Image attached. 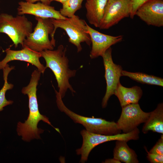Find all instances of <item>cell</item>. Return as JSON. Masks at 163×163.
I'll list each match as a JSON object with an SVG mask.
<instances>
[{"instance_id": "8fae6325", "label": "cell", "mask_w": 163, "mask_h": 163, "mask_svg": "<svg viewBox=\"0 0 163 163\" xmlns=\"http://www.w3.org/2000/svg\"><path fill=\"white\" fill-rule=\"evenodd\" d=\"M136 15L149 25L163 26V0H149L137 10Z\"/></svg>"}, {"instance_id": "8992f818", "label": "cell", "mask_w": 163, "mask_h": 163, "mask_svg": "<svg viewBox=\"0 0 163 163\" xmlns=\"http://www.w3.org/2000/svg\"><path fill=\"white\" fill-rule=\"evenodd\" d=\"M139 133L138 128L127 133L112 135L96 134L83 129L80 132L83 138L82 145L81 148L76 150V154L81 155L80 162L85 163L88 160L91 150L99 144L113 140H124L127 142L131 140H137L139 138Z\"/></svg>"}, {"instance_id": "d6986e66", "label": "cell", "mask_w": 163, "mask_h": 163, "mask_svg": "<svg viewBox=\"0 0 163 163\" xmlns=\"http://www.w3.org/2000/svg\"><path fill=\"white\" fill-rule=\"evenodd\" d=\"M122 76H126L143 84L163 86V78L152 75L140 72H132L125 70L122 72Z\"/></svg>"}, {"instance_id": "4316f807", "label": "cell", "mask_w": 163, "mask_h": 163, "mask_svg": "<svg viewBox=\"0 0 163 163\" xmlns=\"http://www.w3.org/2000/svg\"><path fill=\"white\" fill-rule=\"evenodd\" d=\"M67 0H49L51 2L53 1H56L57 2H60L62 4H63L64 2H65Z\"/></svg>"}, {"instance_id": "3957f363", "label": "cell", "mask_w": 163, "mask_h": 163, "mask_svg": "<svg viewBox=\"0 0 163 163\" xmlns=\"http://www.w3.org/2000/svg\"><path fill=\"white\" fill-rule=\"evenodd\" d=\"M54 26V30L50 35L51 41L55 46L54 34L58 28L64 30L69 37V42L76 47L78 52L82 50L81 43H85L90 46L91 41L88 33V24L85 20L75 15L72 17L65 19L50 18Z\"/></svg>"}, {"instance_id": "7402d4cb", "label": "cell", "mask_w": 163, "mask_h": 163, "mask_svg": "<svg viewBox=\"0 0 163 163\" xmlns=\"http://www.w3.org/2000/svg\"><path fill=\"white\" fill-rule=\"evenodd\" d=\"M145 147V149L147 152V158L151 163H163V155L151 153L148 151L146 147Z\"/></svg>"}, {"instance_id": "2e32d148", "label": "cell", "mask_w": 163, "mask_h": 163, "mask_svg": "<svg viewBox=\"0 0 163 163\" xmlns=\"http://www.w3.org/2000/svg\"><path fill=\"white\" fill-rule=\"evenodd\" d=\"M107 0H86L85 4L86 17L90 24L99 27L103 17Z\"/></svg>"}, {"instance_id": "30bf717a", "label": "cell", "mask_w": 163, "mask_h": 163, "mask_svg": "<svg viewBox=\"0 0 163 163\" xmlns=\"http://www.w3.org/2000/svg\"><path fill=\"white\" fill-rule=\"evenodd\" d=\"M150 112H145L138 104H132L122 107L120 116L116 123L118 128L123 133H127L144 123Z\"/></svg>"}, {"instance_id": "e0dca14e", "label": "cell", "mask_w": 163, "mask_h": 163, "mask_svg": "<svg viewBox=\"0 0 163 163\" xmlns=\"http://www.w3.org/2000/svg\"><path fill=\"white\" fill-rule=\"evenodd\" d=\"M152 131L163 134V104H158L156 108L150 112L149 116L142 127V132L146 134Z\"/></svg>"}, {"instance_id": "ffe728a7", "label": "cell", "mask_w": 163, "mask_h": 163, "mask_svg": "<svg viewBox=\"0 0 163 163\" xmlns=\"http://www.w3.org/2000/svg\"><path fill=\"white\" fill-rule=\"evenodd\" d=\"M14 67H10L7 64L5 67L2 69L3 71V78L4 80V84L2 89L0 90V111L3 110L5 107L12 104L13 101L11 100H8L5 97V94L6 91L12 89L14 87V85L11 83H9L8 82V75L10 72L14 69Z\"/></svg>"}, {"instance_id": "52a82bcc", "label": "cell", "mask_w": 163, "mask_h": 163, "mask_svg": "<svg viewBox=\"0 0 163 163\" xmlns=\"http://www.w3.org/2000/svg\"><path fill=\"white\" fill-rule=\"evenodd\" d=\"M35 19L37 21L36 25L34 31L25 39L22 47H26L38 52L53 50L55 46L49 39V35L54 30L50 18L35 17Z\"/></svg>"}, {"instance_id": "ac0fdd59", "label": "cell", "mask_w": 163, "mask_h": 163, "mask_svg": "<svg viewBox=\"0 0 163 163\" xmlns=\"http://www.w3.org/2000/svg\"><path fill=\"white\" fill-rule=\"evenodd\" d=\"M124 140H116L113 151V158L126 163H138L139 161L135 151Z\"/></svg>"}, {"instance_id": "5b68a950", "label": "cell", "mask_w": 163, "mask_h": 163, "mask_svg": "<svg viewBox=\"0 0 163 163\" xmlns=\"http://www.w3.org/2000/svg\"><path fill=\"white\" fill-rule=\"evenodd\" d=\"M33 24L24 15L14 17L7 13L0 14V34H6L15 48L23 46L25 39L32 32Z\"/></svg>"}, {"instance_id": "9c48e42d", "label": "cell", "mask_w": 163, "mask_h": 163, "mask_svg": "<svg viewBox=\"0 0 163 163\" xmlns=\"http://www.w3.org/2000/svg\"><path fill=\"white\" fill-rule=\"evenodd\" d=\"M102 57L105 68V78L107 84L106 93L102 102V107L104 108L107 107L110 96L114 94V91L120 82L123 69L121 66L113 62L111 47L106 50Z\"/></svg>"}, {"instance_id": "83f0119b", "label": "cell", "mask_w": 163, "mask_h": 163, "mask_svg": "<svg viewBox=\"0 0 163 163\" xmlns=\"http://www.w3.org/2000/svg\"><path fill=\"white\" fill-rule=\"evenodd\" d=\"M0 50H1V48H0Z\"/></svg>"}, {"instance_id": "277c9868", "label": "cell", "mask_w": 163, "mask_h": 163, "mask_svg": "<svg viewBox=\"0 0 163 163\" xmlns=\"http://www.w3.org/2000/svg\"><path fill=\"white\" fill-rule=\"evenodd\" d=\"M56 102L60 110L64 112L75 123L82 125L89 132L100 134L112 135L121 133L116 123L101 118L90 117L77 114L68 109L64 104L60 94L55 90Z\"/></svg>"}, {"instance_id": "44dd1931", "label": "cell", "mask_w": 163, "mask_h": 163, "mask_svg": "<svg viewBox=\"0 0 163 163\" xmlns=\"http://www.w3.org/2000/svg\"><path fill=\"white\" fill-rule=\"evenodd\" d=\"M83 0H67L63 4L59 12L63 16L70 18L74 16L75 12L82 7Z\"/></svg>"}, {"instance_id": "4fadbf2b", "label": "cell", "mask_w": 163, "mask_h": 163, "mask_svg": "<svg viewBox=\"0 0 163 163\" xmlns=\"http://www.w3.org/2000/svg\"><path fill=\"white\" fill-rule=\"evenodd\" d=\"M88 28L92 44L90 54L91 59L102 56L112 45L120 42L123 38L122 35L114 36L103 34L88 25Z\"/></svg>"}, {"instance_id": "7a4b0ae2", "label": "cell", "mask_w": 163, "mask_h": 163, "mask_svg": "<svg viewBox=\"0 0 163 163\" xmlns=\"http://www.w3.org/2000/svg\"><path fill=\"white\" fill-rule=\"evenodd\" d=\"M66 47L60 45L56 50L40 52L41 57L46 62L45 67L50 68L55 76L59 88L58 92L62 98L68 89L72 94L75 92L69 83V79L75 76L76 70L69 68V59L66 56Z\"/></svg>"}, {"instance_id": "d4e9b609", "label": "cell", "mask_w": 163, "mask_h": 163, "mask_svg": "<svg viewBox=\"0 0 163 163\" xmlns=\"http://www.w3.org/2000/svg\"><path fill=\"white\" fill-rule=\"evenodd\" d=\"M37 1H40L43 3L49 5L50 3L49 0H26V2L31 3H34Z\"/></svg>"}, {"instance_id": "9a60e30c", "label": "cell", "mask_w": 163, "mask_h": 163, "mask_svg": "<svg viewBox=\"0 0 163 163\" xmlns=\"http://www.w3.org/2000/svg\"><path fill=\"white\" fill-rule=\"evenodd\" d=\"M118 98L122 107L132 104H138L142 95L141 88L136 86L128 88L119 82L114 93Z\"/></svg>"}, {"instance_id": "484cf974", "label": "cell", "mask_w": 163, "mask_h": 163, "mask_svg": "<svg viewBox=\"0 0 163 163\" xmlns=\"http://www.w3.org/2000/svg\"><path fill=\"white\" fill-rule=\"evenodd\" d=\"M104 163H121L120 161L114 158H110L106 159Z\"/></svg>"}, {"instance_id": "5bb4252c", "label": "cell", "mask_w": 163, "mask_h": 163, "mask_svg": "<svg viewBox=\"0 0 163 163\" xmlns=\"http://www.w3.org/2000/svg\"><path fill=\"white\" fill-rule=\"evenodd\" d=\"M18 15L31 14L35 17L44 18L65 19L59 11L55 9L53 7L38 2L36 3L21 1L18 3L17 8Z\"/></svg>"}, {"instance_id": "ba28073f", "label": "cell", "mask_w": 163, "mask_h": 163, "mask_svg": "<svg viewBox=\"0 0 163 163\" xmlns=\"http://www.w3.org/2000/svg\"><path fill=\"white\" fill-rule=\"evenodd\" d=\"M131 9V0H108L98 28L108 29L117 24L124 18L129 17Z\"/></svg>"}, {"instance_id": "cb8c5ba5", "label": "cell", "mask_w": 163, "mask_h": 163, "mask_svg": "<svg viewBox=\"0 0 163 163\" xmlns=\"http://www.w3.org/2000/svg\"><path fill=\"white\" fill-rule=\"evenodd\" d=\"M149 152L152 153L163 155V135L150 150Z\"/></svg>"}, {"instance_id": "603a6c76", "label": "cell", "mask_w": 163, "mask_h": 163, "mask_svg": "<svg viewBox=\"0 0 163 163\" xmlns=\"http://www.w3.org/2000/svg\"><path fill=\"white\" fill-rule=\"evenodd\" d=\"M149 0H131V11L129 16L130 18L133 19L136 15L137 9L143 4Z\"/></svg>"}, {"instance_id": "7c38bea8", "label": "cell", "mask_w": 163, "mask_h": 163, "mask_svg": "<svg viewBox=\"0 0 163 163\" xmlns=\"http://www.w3.org/2000/svg\"><path fill=\"white\" fill-rule=\"evenodd\" d=\"M5 52V56L0 61V70H2L8 62L14 60H19L30 63L36 67L37 69L42 74L44 73L46 68L40 61V58L41 57L40 52L34 51L26 47L18 50L7 48Z\"/></svg>"}, {"instance_id": "6da1fadb", "label": "cell", "mask_w": 163, "mask_h": 163, "mask_svg": "<svg viewBox=\"0 0 163 163\" xmlns=\"http://www.w3.org/2000/svg\"><path fill=\"white\" fill-rule=\"evenodd\" d=\"M41 74L37 69L34 70L31 74L29 83L26 86L23 87L21 90L22 93L28 97L29 112L27 118L24 123H18L17 131L18 135L21 136L22 139L26 142L35 139H40V135L44 131L43 130L37 127L40 121L51 125L60 133L59 129L53 126L48 118L41 114L39 110L37 91Z\"/></svg>"}, {"instance_id": "f1b7e54d", "label": "cell", "mask_w": 163, "mask_h": 163, "mask_svg": "<svg viewBox=\"0 0 163 163\" xmlns=\"http://www.w3.org/2000/svg\"></svg>"}]
</instances>
